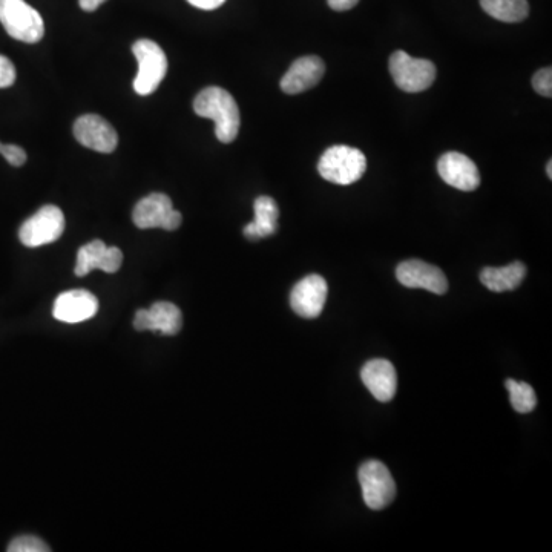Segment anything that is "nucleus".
<instances>
[{
  "label": "nucleus",
  "mask_w": 552,
  "mask_h": 552,
  "mask_svg": "<svg viewBox=\"0 0 552 552\" xmlns=\"http://www.w3.org/2000/svg\"><path fill=\"white\" fill-rule=\"evenodd\" d=\"M99 301L88 290L76 289L57 296L53 315L57 321L66 324H79L96 316Z\"/></svg>",
  "instance_id": "14"
},
{
  "label": "nucleus",
  "mask_w": 552,
  "mask_h": 552,
  "mask_svg": "<svg viewBox=\"0 0 552 552\" xmlns=\"http://www.w3.org/2000/svg\"><path fill=\"white\" fill-rule=\"evenodd\" d=\"M253 211H255V220L244 227L246 238L260 240L275 234L278 230V217H280V209L275 200L270 197H258L253 204Z\"/></svg>",
  "instance_id": "17"
},
{
  "label": "nucleus",
  "mask_w": 552,
  "mask_h": 552,
  "mask_svg": "<svg viewBox=\"0 0 552 552\" xmlns=\"http://www.w3.org/2000/svg\"><path fill=\"white\" fill-rule=\"evenodd\" d=\"M0 23L19 42L37 43L45 36L42 16L25 0H0Z\"/></svg>",
  "instance_id": "4"
},
{
  "label": "nucleus",
  "mask_w": 552,
  "mask_h": 552,
  "mask_svg": "<svg viewBox=\"0 0 552 552\" xmlns=\"http://www.w3.org/2000/svg\"><path fill=\"white\" fill-rule=\"evenodd\" d=\"M327 295V281L321 275L313 273L295 284L290 293V306L301 318H318L326 306Z\"/></svg>",
  "instance_id": "10"
},
{
  "label": "nucleus",
  "mask_w": 552,
  "mask_h": 552,
  "mask_svg": "<svg viewBox=\"0 0 552 552\" xmlns=\"http://www.w3.org/2000/svg\"><path fill=\"white\" fill-rule=\"evenodd\" d=\"M480 7L494 19L506 23L522 22L529 14L526 0H480Z\"/></svg>",
  "instance_id": "20"
},
{
  "label": "nucleus",
  "mask_w": 552,
  "mask_h": 552,
  "mask_svg": "<svg viewBox=\"0 0 552 552\" xmlns=\"http://www.w3.org/2000/svg\"><path fill=\"white\" fill-rule=\"evenodd\" d=\"M533 88L540 96L552 97V69L543 68L533 76Z\"/></svg>",
  "instance_id": "23"
},
{
  "label": "nucleus",
  "mask_w": 552,
  "mask_h": 552,
  "mask_svg": "<svg viewBox=\"0 0 552 552\" xmlns=\"http://www.w3.org/2000/svg\"><path fill=\"white\" fill-rule=\"evenodd\" d=\"M65 232V215L54 204L40 207L39 211L20 226L19 240L23 246L40 247L59 240Z\"/></svg>",
  "instance_id": "6"
},
{
  "label": "nucleus",
  "mask_w": 552,
  "mask_h": 552,
  "mask_svg": "<svg viewBox=\"0 0 552 552\" xmlns=\"http://www.w3.org/2000/svg\"><path fill=\"white\" fill-rule=\"evenodd\" d=\"M326 65L318 56H306L295 60L281 79V89L290 96L312 89L321 82Z\"/></svg>",
  "instance_id": "15"
},
{
  "label": "nucleus",
  "mask_w": 552,
  "mask_h": 552,
  "mask_svg": "<svg viewBox=\"0 0 552 552\" xmlns=\"http://www.w3.org/2000/svg\"><path fill=\"white\" fill-rule=\"evenodd\" d=\"M396 278L408 289H424L436 295H444L448 290L445 273L439 267L421 260H408L399 264Z\"/></svg>",
  "instance_id": "11"
},
{
  "label": "nucleus",
  "mask_w": 552,
  "mask_h": 552,
  "mask_svg": "<svg viewBox=\"0 0 552 552\" xmlns=\"http://www.w3.org/2000/svg\"><path fill=\"white\" fill-rule=\"evenodd\" d=\"M132 54L138 63L134 89L138 96H149L157 91L168 73V59L165 51L154 40L140 39L132 45Z\"/></svg>",
  "instance_id": "3"
},
{
  "label": "nucleus",
  "mask_w": 552,
  "mask_h": 552,
  "mask_svg": "<svg viewBox=\"0 0 552 552\" xmlns=\"http://www.w3.org/2000/svg\"><path fill=\"white\" fill-rule=\"evenodd\" d=\"M122 263L123 253L119 247H108L102 240H94L80 247L74 272L77 276H86L96 269L115 273Z\"/></svg>",
  "instance_id": "13"
},
{
  "label": "nucleus",
  "mask_w": 552,
  "mask_h": 552,
  "mask_svg": "<svg viewBox=\"0 0 552 552\" xmlns=\"http://www.w3.org/2000/svg\"><path fill=\"white\" fill-rule=\"evenodd\" d=\"M188 2L194 5L195 8H200V10L211 11L220 8L226 0H188Z\"/></svg>",
  "instance_id": "27"
},
{
  "label": "nucleus",
  "mask_w": 552,
  "mask_h": 552,
  "mask_svg": "<svg viewBox=\"0 0 552 552\" xmlns=\"http://www.w3.org/2000/svg\"><path fill=\"white\" fill-rule=\"evenodd\" d=\"M359 483L362 497L370 510H382L390 505L396 496L395 479L379 460H367L359 468Z\"/></svg>",
  "instance_id": "7"
},
{
  "label": "nucleus",
  "mask_w": 552,
  "mask_h": 552,
  "mask_svg": "<svg viewBox=\"0 0 552 552\" xmlns=\"http://www.w3.org/2000/svg\"><path fill=\"white\" fill-rule=\"evenodd\" d=\"M330 8L335 11H349L358 5L359 0H327Z\"/></svg>",
  "instance_id": "28"
},
{
  "label": "nucleus",
  "mask_w": 552,
  "mask_h": 552,
  "mask_svg": "<svg viewBox=\"0 0 552 552\" xmlns=\"http://www.w3.org/2000/svg\"><path fill=\"white\" fill-rule=\"evenodd\" d=\"M2 157H4L11 166H14V168H20V166L25 165V161H27V152L23 151V149L17 145H4Z\"/></svg>",
  "instance_id": "25"
},
{
  "label": "nucleus",
  "mask_w": 552,
  "mask_h": 552,
  "mask_svg": "<svg viewBox=\"0 0 552 552\" xmlns=\"http://www.w3.org/2000/svg\"><path fill=\"white\" fill-rule=\"evenodd\" d=\"M77 142L92 151L111 154L119 145V135L111 123L97 114H85L74 123Z\"/></svg>",
  "instance_id": "9"
},
{
  "label": "nucleus",
  "mask_w": 552,
  "mask_h": 552,
  "mask_svg": "<svg viewBox=\"0 0 552 552\" xmlns=\"http://www.w3.org/2000/svg\"><path fill=\"white\" fill-rule=\"evenodd\" d=\"M437 171L445 183L459 191H476L480 184V172L476 163L460 152H447L437 161Z\"/></svg>",
  "instance_id": "12"
},
{
  "label": "nucleus",
  "mask_w": 552,
  "mask_h": 552,
  "mask_svg": "<svg viewBox=\"0 0 552 552\" xmlns=\"http://www.w3.org/2000/svg\"><path fill=\"white\" fill-rule=\"evenodd\" d=\"M361 379L379 402H388L395 398L398 390V376H396L395 367L387 359L368 361L362 367Z\"/></svg>",
  "instance_id": "16"
},
{
  "label": "nucleus",
  "mask_w": 552,
  "mask_h": 552,
  "mask_svg": "<svg viewBox=\"0 0 552 552\" xmlns=\"http://www.w3.org/2000/svg\"><path fill=\"white\" fill-rule=\"evenodd\" d=\"M10 552H48L50 548L39 537L20 536L16 537L8 546Z\"/></svg>",
  "instance_id": "22"
},
{
  "label": "nucleus",
  "mask_w": 552,
  "mask_h": 552,
  "mask_svg": "<svg viewBox=\"0 0 552 552\" xmlns=\"http://www.w3.org/2000/svg\"><path fill=\"white\" fill-rule=\"evenodd\" d=\"M2 151H4V143H0V155H2Z\"/></svg>",
  "instance_id": "31"
},
{
  "label": "nucleus",
  "mask_w": 552,
  "mask_h": 552,
  "mask_svg": "<svg viewBox=\"0 0 552 552\" xmlns=\"http://www.w3.org/2000/svg\"><path fill=\"white\" fill-rule=\"evenodd\" d=\"M149 318H151V332L163 333V335H177L183 326V316L180 309L175 304L160 301L155 303L149 309Z\"/></svg>",
  "instance_id": "19"
},
{
  "label": "nucleus",
  "mask_w": 552,
  "mask_h": 552,
  "mask_svg": "<svg viewBox=\"0 0 552 552\" xmlns=\"http://www.w3.org/2000/svg\"><path fill=\"white\" fill-rule=\"evenodd\" d=\"M551 169H552V161L549 160V161H548V166H546V172H548V178H549V180H551V178H552V171H551Z\"/></svg>",
  "instance_id": "30"
},
{
  "label": "nucleus",
  "mask_w": 552,
  "mask_h": 552,
  "mask_svg": "<svg viewBox=\"0 0 552 552\" xmlns=\"http://www.w3.org/2000/svg\"><path fill=\"white\" fill-rule=\"evenodd\" d=\"M367 171V158L362 151L350 146L336 145L319 158L318 172L324 180L339 186H350L361 180Z\"/></svg>",
  "instance_id": "2"
},
{
  "label": "nucleus",
  "mask_w": 552,
  "mask_h": 552,
  "mask_svg": "<svg viewBox=\"0 0 552 552\" xmlns=\"http://www.w3.org/2000/svg\"><path fill=\"white\" fill-rule=\"evenodd\" d=\"M506 390L510 393L511 405L517 413H529L537 405L536 391L526 382L506 379Z\"/></svg>",
  "instance_id": "21"
},
{
  "label": "nucleus",
  "mask_w": 552,
  "mask_h": 552,
  "mask_svg": "<svg viewBox=\"0 0 552 552\" xmlns=\"http://www.w3.org/2000/svg\"><path fill=\"white\" fill-rule=\"evenodd\" d=\"M132 220L138 229H165L172 232L181 226L183 217L175 211L168 195L155 192L135 204Z\"/></svg>",
  "instance_id": "8"
},
{
  "label": "nucleus",
  "mask_w": 552,
  "mask_h": 552,
  "mask_svg": "<svg viewBox=\"0 0 552 552\" xmlns=\"http://www.w3.org/2000/svg\"><path fill=\"white\" fill-rule=\"evenodd\" d=\"M106 0H79L80 8L85 11H96L97 8L102 7Z\"/></svg>",
  "instance_id": "29"
},
{
  "label": "nucleus",
  "mask_w": 552,
  "mask_h": 552,
  "mask_svg": "<svg viewBox=\"0 0 552 552\" xmlns=\"http://www.w3.org/2000/svg\"><path fill=\"white\" fill-rule=\"evenodd\" d=\"M525 275V264L516 261L503 267H485L480 272V281L491 292H510L522 284Z\"/></svg>",
  "instance_id": "18"
},
{
  "label": "nucleus",
  "mask_w": 552,
  "mask_h": 552,
  "mask_svg": "<svg viewBox=\"0 0 552 552\" xmlns=\"http://www.w3.org/2000/svg\"><path fill=\"white\" fill-rule=\"evenodd\" d=\"M16 82V68L8 57L0 54V89L10 88Z\"/></svg>",
  "instance_id": "24"
},
{
  "label": "nucleus",
  "mask_w": 552,
  "mask_h": 552,
  "mask_svg": "<svg viewBox=\"0 0 552 552\" xmlns=\"http://www.w3.org/2000/svg\"><path fill=\"white\" fill-rule=\"evenodd\" d=\"M195 114L214 120L215 135L221 143H232L240 132V109L226 89L209 86L194 100Z\"/></svg>",
  "instance_id": "1"
},
{
  "label": "nucleus",
  "mask_w": 552,
  "mask_h": 552,
  "mask_svg": "<svg viewBox=\"0 0 552 552\" xmlns=\"http://www.w3.org/2000/svg\"><path fill=\"white\" fill-rule=\"evenodd\" d=\"M391 77L405 92H422L436 80V66L431 60L416 59L405 51H396L390 57Z\"/></svg>",
  "instance_id": "5"
},
{
  "label": "nucleus",
  "mask_w": 552,
  "mask_h": 552,
  "mask_svg": "<svg viewBox=\"0 0 552 552\" xmlns=\"http://www.w3.org/2000/svg\"><path fill=\"white\" fill-rule=\"evenodd\" d=\"M149 326H151L149 310H138L134 318L135 330H138V332H145V330H149Z\"/></svg>",
  "instance_id": "26"
}]
</instances>
